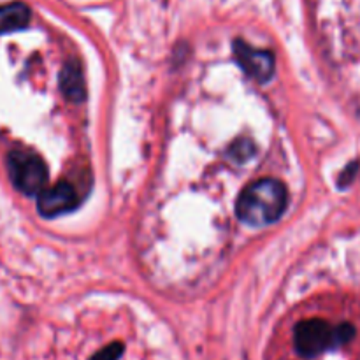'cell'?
<instances>
[{"mask_svg":"<svg viewBox=\"0 0 360 360\" xmlns=\"http://www.w3.org/2000/svg\"><path fill=\"white\" fill-rule=\"evenodd\" d=\"M287 202L288 193L283 183L273 178L259 179L243 190L236 213L245 224L260 227L274 224L283 214Z\"/></svg>","mask_w":360,"mask_h":360,"instance_id":"obj_1","label":"cell"},{"mask_svg":"<svg viewBox=\"0 0 360 360\" xmlns=\"http://www.w3.org/2000/svg\"><path fill=\"white\" fill-rule=\"evenodd\" d=\"M11 181L25 195H35L48 183V167L39 155L32 151H11L7 155Z\"/></svg>","mask_w":360,"mask_h":360,"instance_id":"obj_2","label":"cell"},{"mask_svg":"<svg viewBox=\"0 0 360 360\" xmlns=\"http://www.w3.org/2000/svg\"><path fill=\"white\" fill-rule=\"evenodd\" d=\"M294 343L299 355L313 359L329 348H334V329L326 320H304L295 327Z\"/></svg>","mask_w":360,"mask_h":360,"instance_id":"obj_3","label":"cell"},{"mask_svg":"<svg viewBox=\"0 0 360 360\" xmlns=\"http://www.w3.org/2000/svg\"><path fill=\"white\" fill-rule=\"evenodd\" d=\"M234 55L241 69L259 83H266L274 74V56L269 51L257 49L238 39L234 42Z\"/></svg>","mask_w":360,"mask_h":360,"instance_id":"obj_4","label":"cell"},{"mask_svg":"<svg viewBox=\"0 0 360 360\" xmlns=\"http://www.w3.org/2000/svg\"><path fill=\"white\" fill-rule=\"evenodd\" d=\"M77 204H79V193L69 181H60L51 188L42 190L37 200L39 213L46 218L60 217L67 211H72Z\"/></svg>","mask_w":360,"mask_h":360,"instance_id":"obj_5","label":"cell"},{"mask_svg":"<svg viewBox=\"0 0 360 360\" xmlns=\"http://www.w3.org/2000/svg\"><path fill=\"white\" fill-rule=\"evenodd\" d=\"M60 88L62 94L65 95L67 101L70 102H81L84 98V79H83V70L77 60H70L65 63L60 74Z\"/></svg>","mask_w":360,"mask_h":360,"instance_id":"obj_6","label":"cell"},{"mask_svg":"<svg viewBox=\"0 0 360 360\" xmlns=\"http://www.w3.org/2000/svg\"><path fill=\"white\" fill-rule=\"evenodd\" d=\"M30 21V9L23 2H11L0 6V34H9L25 28Z\"/></svg>","mask_w":360,"mask_h":360,"instance_id":"obj_7","label":"cell"},{"mask_svg":"<svg viewBox=\"0 0 360 360\" xmlns=\"http://www.w3.org/2000/svg\"><path fill=\"white\" fill-rule=\"evenodd\" d=\"M355 329L350 323H343V326L336 327L334 329V347H340V345H347L348 341L354 340Z\"/></svg>","mask_w":360,"mask_h":360,"instance_id":"obj_8","label":"cell"},{"mask_svg":"<svg viewBox=\"0 0 360 360\" xmlns=\"http://www.w3.org/2000/svg\"><path fill=\"white\" fill-rule=\"evenodd\" d=\"M123 354V345L122 343H111L109 347L102 348L101 352L95 354L91 360H118Z\"/></svg>","mask_w":360,"mask_h":360,"instance_id":"obj_9","label":"cell"},{"mask_svg":"<svg viewBox=\"0 0 360 360\" xmlns=\"http://www.w3.org/2000/svg\"><path fill=\"white\" fill-rule=\"evenodd\" d=\"M357 171H359V162H352V164L348 165V167L345 169L343 172H341L340 186H348V185H350V183L355 179V176H357Z\"/></svg>","mask_w":360,"mask_h":360,"instance_id":"obj_10","label":"cell"}]
</instances>
